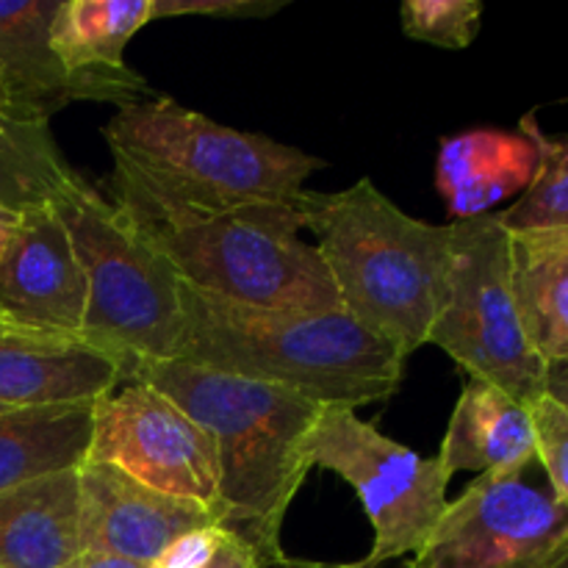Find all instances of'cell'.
Segmentation results:
<instances>
[{
	"mask_svg": "<svg viewBox=\"0 0 568 568\" xmlns=\"http://www.w3.org/2000/svg\"><path fill=\"white\" fill-rule=\"evenodd\" d=\"M114 155V203L133 211L297 205L325 161L264 133L220 125L172 98L116 109L103 128Z\"/></svg>",
	"mask_w": 568,
	"mask_h": 568,
	"instance_id": "cell-1",
	"label": "cell"
},
{
	"mask_svg": "<svg viewBox=\"0 0 568 568\" xmlns=\"http://www.w3.org/2000/svg\"><path fill=\"white\" fill-rule=\"evenodd\" d=\"M131 381L170 397L211 436L225 527L242 532L258 558L283 549V519L314 469L308 438L325 405L186 361L139 364Z\"/></svg>",
	"mask_w": 568,
	"mask_h": 568,
	"instance_id": "cell-2",
	"label": "cell"
},
{
	"mask_svg": "<svg viewBox=\"0 0 568 568\" xmlns=\"http://www.w3.org/2000/svg\"><path fill=\"white\" fill-rule=\"evenodd\" d=\"M181 311L175 361L288 388L325 408L358 410L403 383V355L344 311L253 308L183 281Z\"/></svg>",
	"mask_w": 568,
	"mask_h": 568,
	"instance_id": "cell-3",
	"label": "cell"
},
{
	"mask_svg": "<svg viewBox=\"0 0 568 568\" xmlns=\"http://www.w3.org/2000/svg\"><path fill=\"white\" fill-rule=\"evenodd\" d=\"M344 314L392 344L403 361L430 344L449 270V225L416 220L369 178L297 200Z\"/></svg>",
	"mask_w": 568,
	"mask_h": 568,
	"instance_id": "cell-4",
	"label": "cell"
},
{
	"mask_svg": "<svg viewBox=\"0 0 568 568\" xmlns=\"http://www.w3.org/2000/svg\"><path fill=\"white\" fill-rule=\"evenodd\" d=\"M122 211L164 253L178 277L200 292L253 308L342 311L320 250L300 236L305 227L297 205Z\"/></svg>",
	"mask_w": 568,
	"mask_h": 568,
	"instance_id": "cell-5",
	"label": "cell"
},
{
	"mask_svg": "<svg viewBox=\"0 0 568 568\" xmlns=\"http://www.w3.org/2000/svg\"><path fill=\"white\" fill-rule=\"evenodd\" d=\"M87 277L83 342L133 369L175 361L183 338L181 277L159 247L75 170L48 200Z\"/></svg>",
	"mask_w": 568,
	"mask_h": 568,
	"instance_id": "cell-6",
	"label": "cell"
},
{
	"mask_svg": "<svg viewBox=\"0 0 568 568\" xmlns=\"http://www.w3.org/2000/svg\"><path fill=\"white\" fill-rule=\"evenodd\" d=\"M444 303L430 344L525 405L547 394V364L532 349L514 292L510 233L497 214L453 222Z\"/></svg>",
	"mask_w": 568,
	"mask_h": 568,
	"instance_id": "cell-7",
	"label": "cell"
},
{
	"mask_svg": "<svg viewBox=\"0 0 568 568\" xmlns=\"http://www.w3.org/2000/svg\"><path fill=\"white\" fill-rule=\"evenodd\" d=\"M311 466L336 471L358 494L375 541L366 564L419 555L447 510L453 475L438 458L383 436L349 408H325L308 438Z\"/></svg>",
	"mask_w": 568,
	"mask_h": 568,
	"instance_id": "cell-8",
	"label": "cell"
},
{
	"mask_svg": "<svg viewBox=\"0 0 568 568\" xmlns=\"http://www.w3.org/2000/svg\"><path fill=\"white\" fill-rule=\"evenodd\" d=\"M538 464V460H536ZM530 469V466H527ZM527 469L480 475L414 558L416 568H549L568 541V508Z\"/></svg>",
	"mask_w": 568,
	"mask_h": 568,
	"instance_id": "cell-9",
	"label": "cell"
},
{
	"mask_svg": "<svg viewBox=\"0 0 568 568\" xmlns=\"http://www.w3.org/2000/svg\"><path fill=\"white\" fill-rule=\"evenodd\" d=\"M87 460L109 464L153 491L222 514L214 442L186 410L148 383L131 381L92 405Z\"/></svg>",
	"mask_w": 568,
	"mask_h": 568,
	"instance_id": "cell-10",
	"label": "cell"
},
{
	"mask_svg": "<svg viewBox=\"0 0 568 568\" xmlns=\"http://www.w3.org/2000/svg\"><path fill=\"white\" fill-rule=\"evenodd\" d=\"M87 277L64 222L50 203L22 209L0 264V320L83 342Z\"/></svg>",
	"mask_w": 568,
	"mask_h": 568,
	"instance_id": "cell-11",
	"label": "cell"
},
{
	"mask_svg": "<svg viewBox=\"0 0 568 568\" xmlns=\"http://www.w3.org/2000/svg\"><path fill=\"white\" fill-rule=\"evenodd\" d=\"M81 552H105L150 566L186 532L225 525L220 510L166 497L109 464L78 466Z\"/></svg>",
	"mask_w": 568,
	"mask_h": 568,
	"instance_id": "cell-12",
	"label": "cell"
},
{
	"mask_svg": "<svg viewBox=\"0 0 568 568\" xmlns=\"http://www.w3.org/2000/svg\"><path fill=\"white\" fill-rule=\"evenodd\" d=\"M128 381L122 361L87 342L0 320V403L11 408L98 403Z\"/></svg>",
	"mask_w": 568,
	"mask_h": 568,
	"instance_id": "cell-13",
	"label": "cell"
},
{
	"mask_svg": "<svg viewBox=\"0 0 568 568\" xmlns=\"http://www.w3.org/2000/svg\"><path fill=\"white\" fill-rule=\"evenodd\" d=\"M148 22L155 0H59L50 44L72 78L94 83L116 109L153 98V89L125 64V48Z\"/></svg>",
	"mask_w": 568,
	"mask_h": 568,
	"instance_id": "cell-14",
	"label": "cell"
},
{
	"mask_svg": "<svg viewBox=\"0 0 568 568\" xmlns=\"http://www.w3.org/2000/svg\"><path fill=\"white\" fill-rule=\"evenodd\" d=\"M59 0H0V72L17 109L37 122L75 100L111 103L94 83L72 78L53 53L50 22Z\"/></svg>",
	"mask_w": 568,
	"mask_h": 568,
	"instance_id": "cell-15",
	"label": "cell"
},
{
	"mask_svg": "<svg viewBox=\"0 0 568 568\" xmlns=\"http://www.w3.org/2000/svg\"><path fill=\"white\" fill-rule=\"evenodd\" d=\"M538 170V148L525 131L455 133L438 142L436 186L455 222L491 214L503 200L521 194Z\"/></svg>",
	"mask_w": 568,
	"mask_h": 568,
	"instance_id": "cell-16",
	"label": "cell"
},
{
	"mask_svg": "<svg viewBox=\"0 0 568 568\" xmlns=\"http://www.w3.org/2000/svg\"><path fill=\"white\" fill-rule=\"evenodd\" d=\"M81 555L78 469L0 494V566L61 568Z\"/></svg>",
	"mask_w": 568,
	"mask_h": 568,
	"instance_id": "cell-17",
	"label": "cell"
},
{
	"mask_svg": "<svg viewBox=\"0 0 568 568\" xmlns=\"http://www.w3.org/2000/svg\"><path fill=\"white\" fill-rule=\"evenodd\" d=\"M438 460L455 471H514L536 464V427L530 405L491 383L471 381L449 416Z\"/></svg>",
	"mask_w": 568,
	"mask_h": 568,
	"instance_id": "cell-18",
	"label": "cell"
},
{
	"mask_svg": "<svg viewBox=\"0 0 568 568\" xmlns=\"http://www.w3.org/2000/svg\"><path fill=\"white\" fill-rule=\"evenodd\" d=\"M514 292L532 349L568 364V227L510 233Z\"/></svg>",
	"mask_w": 568,
	"mask_h": 568,
	"instance_id": "cell-19",
	"label": "cell"
},
{
	"mask_svg": "<svg viewBox=\"0 0 568 568\" xmlns=\"http://www.w3.org/2000/svg\"><path fill=\"white\" fill-rule=\"evenodd\" d=\"M92 405H37L0 414V494L78 469L92 438Z\"/></svg>",
	"mask_w": 568,
	"mask_h": 568,
	"instance_id": "cell-20",
	"label": "cell"
},
{
	"mask_svg": "<svg viewBox=\"0 0 568 568\" xmlns=\"http://www.w3.org/2000/svg\"><path fill=\"white\" fill-rule=\"evenodd\" d=\"M519 131L536 142L538 170L521 197L499 211V225L508 233L568 227V139H549L532 114L521 120Z\"/></svg>",
	"mask_w": 568,
	"mask_h": 568,
	"instance_id": "cell-21",
	"label": "cell"
},
{
	"mask_svg": "<svg viewBox=\"0 0 568 568\" xmlns=\"http://www.w3.org/2000/svg\"><path fill=\"white\" fill-rule=\"evenodd\" d=\"M405 37L436 48L464 50L475 42L483 22L477 0H408L399 9Z\"/></svg>",
	"mask_w": 568,
	"mask_h": 568,
	"instance_id": "cell-22",
	"label": "cell"
},
{
	"mask_svg": "<svg viewBox=\"0 0 568 568\" xmlns=\"http://www.w3.org/2000/svg\"><path fill=\"white\" fill-rule=\"evenodd\" d=\"M530 414L536 427V460L547 471L549 491L568 508V405L544 394Z\"/></svg>",
	"mask_w": 568,
	"mask_h": 568,
	"instance_id": "cell-23",
	"label": "cell"
},
{
	"mask_svg": "<svg viewBox=\"0 0 568 568\" xmlns=\"http://www.w3.org/2000/svg\"><path fill=\"white\" fill-rule=\"evenodd\" d=\"M0 159L33 161V164H55L64 159L50 136L48 122L28 120L17 109L3 72H0Z\"/></svg>",
	"mask_w": 568,
	"mask_h": 568,
	"instance_id": "cell-24",
	"label": "cell"
},
{
	"mask_svg": "<svg viewBox=\"0 0 568 568\" xmlns=\"http://www.w3.org/2000/svg\"><path fill=\"white\" fill-rule=\"evenodd\" d=\"M72 172L64 159L55 164H33V161L0 159V203L11 209H31L48 203L61 181Z\"/></svg>",
	"mask_w": 568,
	"mask_h": 568,
	"instance_id": "cell-25",
	"label": "cell"
},
{
	"mask_svg": "<svg viewBox=\"0 0 568 568\" xmlns=\"http://www.w3.org/2000/svg\"><path fill=\"white\" fill-rule=\"evenodd\" d=\"M286 0H155V20L166 17H222V20H255L281 11Z\"/></svg>",
	"mask_w": 568,
	"mask_h": 568,
	"instance_id": "cell-26",
	"label": "cell"
},
{
	"mask_svg": "<svg viewBox=\"0 0 568 568\" xmlns=\"http://www.w3.org/2000/svg\"><path fill=\"white\" fill-rule=\"evenodd\" d=\"M222 530H225V525L186 532V536L178 538L175 544H170V547L150 564V568H203L209 564L211 555H214L216 544H220L222 538Z\"/></svg>",
	"mask_w": 568,
	"mask_h": 568,
	"instance_id": "cell-27",
	"label": "cell"
},
{
	"mask_svg": "<svg viewBox=\"0 0 568 568\" xmlns=\"http://www.w3.org/2000/svg\"><path fill=\"white\" fill-rule=\"evenodd\" d=\"M203 568H258V552L242 532L225 527L214 555Z\"/></svg>",
	"mask_w": 568,
	"mask_h": 568,
	"instance_id": "cell-28",
	"label": "cell"
},
{
	"mask_svg": "<svg viewBox=\"0 0 568 568\" xmlns=\"http://www.w3.org/2000/svg\"><path fill=\"white\" fill-rule=\"evenodd\" d=\"M258 568H386V566H372L366 560H358V564H322V560H303V558H292L283 549L277 552L264 555L258 558ZM397 568H416L414 560H399Z\"/></svg>",
	"mask_w": 568,
	"mask_h": 568,
	"instance_id": "cell-29",
	"label": "cell"
},
{
	"mask_svg": "<svg viewBox=\"0 0 568 568\" xmlns=\"http://www.w3.org/2000/svg\"><path fill=\"white\" fill-rule=\"evenodd\" d=\"M61 568H150L144 564H136V560L120 558V555H105V552H81L64 564Z\"/></svg>",
	"mask_w": 568,
	"mask_h": 568,
	"instance_id": "cell-30",
	"label": "cell"
},
{
	"mask_svg": "<svg viewBox=\"0 0 568 568\" xmlns=\"http://www.w3.org/2000/svg\"><path fill=\"white\" fill-rule=\"evenodd\" d=\"M22 222V211L20 209H11V205L0 203V264L6 258V250H9L11 239L17 236V227Z\"/></svg>",
	"mask_w": 568,
	"mask_h": 568,
	"instance_id": "cell-31",
	"label": "cell"
},
{
	"mask_svg": "<svg viewBox=\"0 0 568 568\" xmlns=\"http://www.w3.org/2000/svg\"><path fill=\"white\" fill-rule=\"evenodd\" d=\"M547 397L568 405V364L547 366Z\"/></svg>",
	"mask_w": 568,
	"mask_h": 568,
	"instance_id": "cell-32",
	"label": "cell"
},
{
	"mask_svg": "<svg viewBox=\"0 0 568 568\" xmlns=\"http://www.w3.org/2000/svg\"><path fill=\"white\" fill-rule=\"evenodd\" d=\"M549 568H568V541H566V547L560 549L558 558H555V564L549 566Z\"/></svg>",
	"mask_w": 568,
	"mask_h": 568,
	"instance_id": "cell-33",
	"label": "cell"
},
{
	"mask_svg": "<svg viewBox=\"0 0 568 568\" xmlns=\"http://www.w3.org/2000/svg\"><path fill=\"white\" fill-rule=\"evenodd\" d=\"M6 410H11V405H3V403H0V414H6Z\"/></svg>",
	"mask_w": 568,
	"mask_h": 568,
	"instance_id": "cell-34",
	"label": "cell"
},
{
	"mask_svg": "<svg viewBox=\"0 0 568 568\" xmlns=\"http://www.w3.org/2000/svg\"><path fill=\"white\" fill-rule=\"evenodd\" d=\"M0 568H3V566H0Z\"/></svg>",
	"mask_w": 568,
	"mask_h": 568,
	"instance_id": "cell-35",
	"label": "cell"
}]
</instances>
